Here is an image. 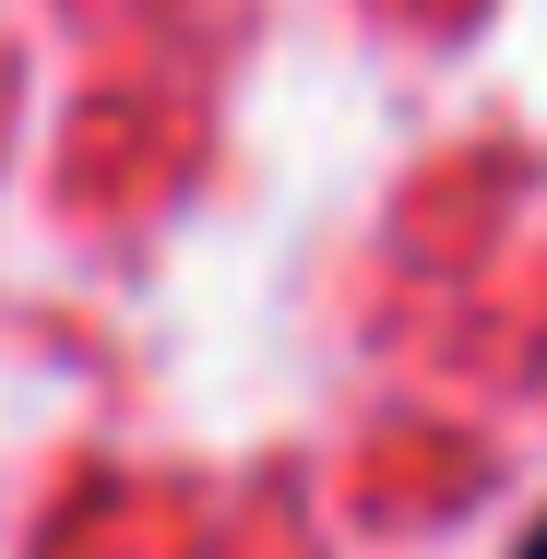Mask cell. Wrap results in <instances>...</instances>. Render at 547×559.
<instances>
[{
	"label": "cell",
	"instance_id": "cell-1",
	"mask_svg": "<svg viewBox=\"0 0 547 559\" xmlns=\"http://www.w3.org/2000/svg\"><path fill=\"white\" fill-rule=\"evenodd\" d=\"M524 559H547V524H536V536H524Z\"/></svg>",
	"mask_w": 547,
	"mask_h": 559
}]
</instances>
